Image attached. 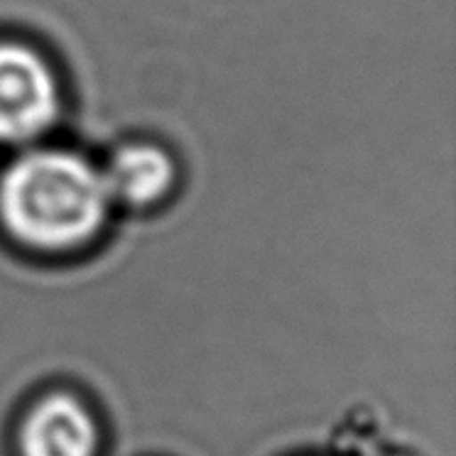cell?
<instances>
[{
	"label": "cell",
	"mask_w": 456,
	"mask_h": 456,
	"mask_svg": "<svg viewBox=\"0 0 456 456\" xmlns=\"http://www.w3.org/2000/svg\"><path fill=\"white\" fill-rule=\"evenodd\" d=\"M101 169L71 150L28 148L0 172V228L35 256H71L99 239L110 216Z\"/></svg>",
	"instance_id": "cell-1"
},
{
	"label": "cell",
	"mask_w": 456,
	"mask_h": 456,
	"mask_svg": "<svg viewBox=\"0 0 456 456\" xmlns=\"http://www.w3.org/2000/svg\"><path fill=\"white\" fill-rule=\"evenodd\" d=\"M61 103L50 60L28 42L0 40V145H35L60 123Z\"/></svg>",
	"instance_id": "cell-2"
},
{
	"label": "cell",
	"mask_w": 456,
	"mask_h": 456,
	"mask_svg": "<svg viewBox=\"0 0 456 456\" xmlns=\"http://www.w3.org/2000/svg\"><path fill=\"white\" fill-rule=\"evenodd\" d=\"M101 444L94 410L67 390L37 397L18 427L20 456H101Z\"/></svg>",
	"instance_id": "cell-3"
},
{
	"label": "cell",
	"mask_w": 456,
	"mask_h": 456,
	"mask_svg": "<svg viewBox=\"0 0 456 456\" xmlns=\"http://www.w3.org/2000/svg\"><path fill=\"white\" fill-rule=\"evenodd\" d=\"M110 201L130 208H150L177 187V162L158 142L135 140L120 145L101 167Z\"/></svg>",
	"instance_id": "cell-4"
}]
</instances>
